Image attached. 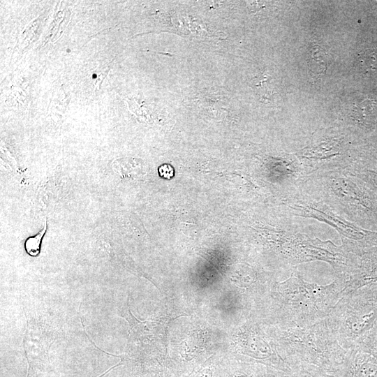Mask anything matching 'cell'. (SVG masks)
<instances>
[{"label": "cell", "instance_id": "cell-5", "mask_svg": "<svg viewBox=\"0 0 377 377\" xmlns=\"http://www.w3.org/2000/svg\"><path fill=\"white\" fill-rule=\"evenodd\" d=\"M332 375L334 377H377V359L360 348L348 350L343 362Z\"/></svg>", "mask_w": 377, "mask_h": 377}, {"label": "cell", "instance_id": "cell-4", "mask_svg": "<svg viewBox=\"0 0 377 377\" xmlns=\"http://www.w3.org/2000/svg\"><path fill=\"white\" fill-rule=\"evenodd\" d=\"M237 350L243 361L290 373L291 367L279 355L269 334L255 321H249L237 335Z\"/></svg>", "mask_w": 377, "mask_h": 377}, {"label": "cell", "instance_id": "cell-12", "mask_svg": "<svg viewBox=\"0 0 377 377\" xmlns=\"http://www.w3.org/2000/svg\"><path fill=\"white\" fill-rule=\"evenodd\" d=\"M358 66L365 73L374 72L377 69V56L374 52H364L358 57Z\"/></svg>", "mask_w": 377, "mask_h": 377}, {"label": "cell", "instance_id": "cell-8", "mask_svg": "<svg viewBox=\"0 0 377 377\" xmlns=\"http://www.w3.org/2000/svg\"><path fill=\"white\" fill-rule=\"evenodd\" d=\"M309 69L313 76L323 75L327 68V54L319 45H313L309 50Z\"/></svg>", "mask_w": 377, "mask_h": 377}, {"label": "cell", "instance_id": "cell-16", "mask_svg": "<svg viewBox=\"0 0 377 377\" xmlns=\"http://www.w3.org/2000/svg\"><path fill=\"white\" fill-rule=\"evenodd\" d=\"M195 377H212V373L210 369H206L202 371L200 374Z\"/></svg>", "mask_w": 377, "mask_h": 377}, {"label": "cell", "instance_id": "cell-7", "mask_svg": "<svg viewBox=\"0 0 377 377\" xmlns=\"http://www.w3.org/2000/svg\"><path fill=\"white\" fill-rule=\"evenodd\" d=\"M242 369L236 372L235 377H288L285 373L275 369L253 362H243Z\"/></svg>", "mask_w": 377, "mask_h": 377}, {"label": "cell", "instance_id": "cell-10", "mask_svg": "<svg viewBox=\"0 0 377 377\" xmlns=\"http://www.w3.org/2000/svg\"><path fill=\"white\" fill-rule=\"evenodd\" d=\"M288 377H334L332 374H329L323 369L311 366V365H300L293 369L288 374Z\"/></svg>", "mask_w": 377, "mask_h": 377}, {"label": "cell", "instance_id": "cell-6", "mask_svg": "<svg viewBox=\"0 0 377 377\" xmlns=\"http://www.w3.org/2000/svg\"><path fill=\"white\" fill-rule=\"evenodd\" d=\"M373 283H377V251L364 257L357 264L344 293Z\"/></svg>", "mask_w": 377, "mask_h": 377}, {"label": "cell", "instance_id": "cell-9", "mask_svg": "<svg viewBox=\"0 0 377 377\" xmlns=\"http://www.w3.org/2000/svg\"><path fill=\"white\" fill-rule=\"evenodd\" d=\"M354 114L363 124H374L377 121V103L371 100L361 102L354 109Z\"/></svg>", "mask_w": 377, "mask_h": 377}, {"label": "cell", "instance_id": "cell-2", "mask_svg": "<svg viewBox=\"0 0 377 377\" xmlns=\"http://www.w3.org/2000/svg\"><path fill=\"white\" fill-rule=\"evenodd\" d=\"M268 334L292 370L300 365H311L332 374L348 353L338 342L326 318L303 327L274 326Z\"/></svg>", "mask_w": 377, "mask_h": 377}, {"label": "cell", "instance_id": "cell-1", "mask_svg": "<svg viewBox=\"0 0 377 377\" xmlns=\"http://www.w3.org/2000/svg\"><path fill=\"white\" fill-rule=\"evenodd\" d=\"M346 287V283L339 279L325 286L311 283L294 272L269 290V309L274 326L303 327L327 318Z\"/></svg>", "mask_w": 377, "mask_h": 377}, {"label": "cell", "instance_id": "cell-14", "mask_svg": "<svg viewBox=\"0 0 377 377\" xmlns=\"http://www.w3.org/2000/svg\"><path fill=\"white\" fill-rule=\"evenodd\" d=\"M254 85L262 96L268 98L267 97L272 95L273 90L268 77L264 76L258 80L256 79Z\"/></svg>", "mask_w": 377, "mask_h": 377}, {"label": "cell", "instance_id": "cell-13", "mask_svg": "<svg viewBox=\"0 0 377 377\" xmlns=\"http://www.w3.org/2000/svg\"><path fill=\"white\" fill-rule=\"evenodd\" d=\"M357 348L369 353L377 359V323Z\"/></svg>", "mask_w": 377, "mask_h": 377}, {"label": "cell", "instance_id": "cell-15", "mask_svg": "<svg viewBox=\"0 0 377 377\" xmlns=\"http://www.w3.org/2000/svg\"><path fill=\"white\" fill-rule=\"evenodd\" d=\"M159 175L164 178L170 179L174 175L172 167L168 164L163 165L159 168Z\"/></svg>", "mask_w": 377, "mask_h": 377}, {"label": "cell", "instance_id": "cell-3", "mask_svg": "<svg viewBox=\"0 0 377 377\" xmlns=\"http://www.w3.org/2000/svg\"><path fill=\"white\" fill-rule=\"evenodd\" d=\"M326 319L345 350L359 347L377 323V283L344 293Z\"/></svg>", "mask_w": 377, "mask_h": 377}, {"label": "cell", "instance_id": "cell-11", "mask_svg": "<svg viewBox=\"0 0 377 377\" xmlns=\"http://www.w3.org/2000/svg\"><path fill=\"white\" fill-rule=\"evenodd\" d=\"M47 230L45 223L44 228L36 235L28 237L24 242L26 253L32 257L39 255L41 249V242Z\"/></svg>", "mask_w": 377, "mask_h": 377}]
</instances>
